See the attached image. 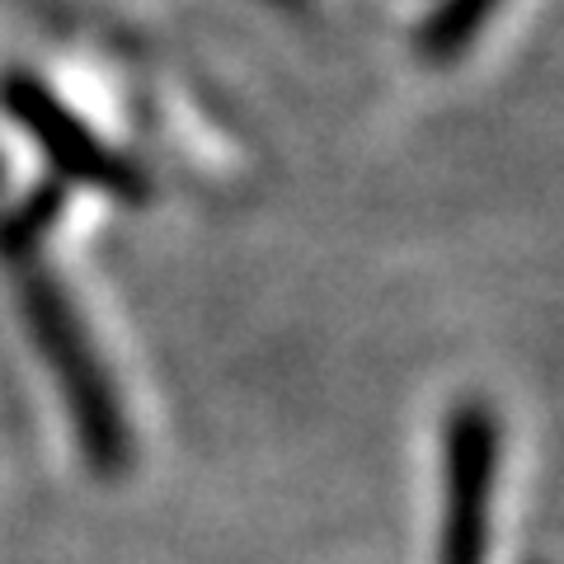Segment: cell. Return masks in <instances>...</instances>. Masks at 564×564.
Instances as JSON below:
<instances>
[{"label":"cell","instance_id":"1","mask_svg":"<svg viewBox=\"0 0 564 564\" xmlns=\"http://www.w3.org/2000/svg\"><path fill=\"white\" fill-rule=\"evenodd\" d=\"M20 311L33 334V348L57 381L85 466L95 475H122L132 466V423L70 292L52 273L29 269L20 278Z\"/></svg>","mask_w":564,"mask_h":564},{"label":"cell","instance_id":"6","mask_svg":"<svg viewBox=\"0 0 564 564\" xmlns=\"http://www.w3.org/2000/svg\"><path fill=\"white\" fill-rule=\"evenodd\" d=\"M0 180H6V165H0Z\"/></svg>","mask_w":564,"mask_h":564},{"label":"cell","instance_id":"2","mask_svg":"<svg viewBox=\"0 0 564 564\" xmlns=\"http://www.w3.org/2000/svg\"><path fill=\"white\" fill-rule=\"evenodd\" d=\"M0 109H6V118L14 128L43 151V161L57 170L62 180L95 188L104 198L128 203V207H141L151 198L147 174H141L122 151H113L109 141H104L90 122L39 76L14 70V76L0 80Z\"/></svg>","mask_w":564,"mask_h":564},{"label":"cell","instance_id":"5","mask_svg":"<svg viewBox=\"0 0 564 564\" xmlns=\"http://www.w3.org/2000/svg\"><path fill=\"white\" fill-rule=\"evenodd\" d=\"M57 207H62V193L57 188H39V193H29V198L10 212L6 221H0V250L6 254H29L33 245H39V236L47 231V221L57 217Z\"/></svg>","mask_w":564,"mask_h":564},{"label":"cell","instance_id":"3","mask_svg":"<svg viewBox=\"0 0 564 564\" xmlns=\"http://www.w3.org/2000/svg\"><path fill=\"white\" fill-rule=\"evenodd\" d=\"M503 433L489 404L462 400L443 423V518L437 564H489L494 494H499Z\"/></svg>","mask_w":564,"mask_h":564},{"label":"cell","instance_id":"4","mask_svg":"<svg viewBox=\"0 0 564 564\" xmlns=\"http://www.w3.org/2000/svg\"><path fill=\"white\" fill-rule=\"evenodd\" d=\"M494 10H499V0H443V6L429 14V24L419 29L423 57H433V62L462 57V52L480 39V29L489 24Z\"/></svg>","mask_w":564,"mask_h":564}]
</instances>
